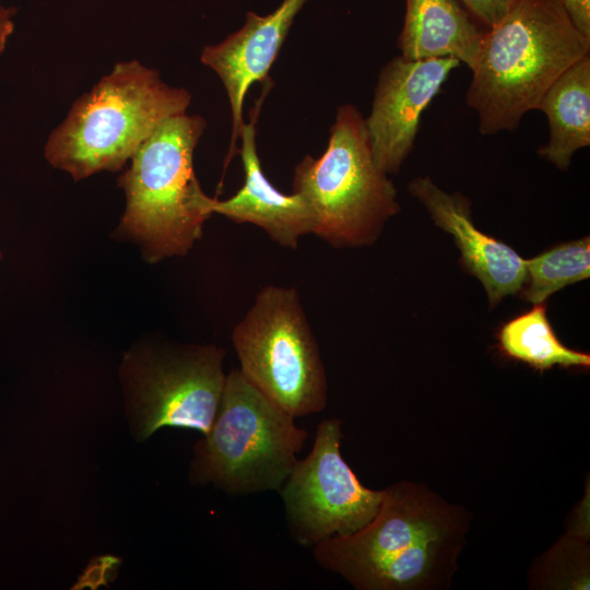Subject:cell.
I'll use <instances>...</instances> for the list:
<instances>
[{
	"label": "cell",
	"instance_id": "20",
	"mask_svg": "<svg viewBox=\"0 0 590 590\" xmlns=\"http://www.w3.org/2000/svg\"><path fill=\"white\" fill-rule=\"evenodd\" d=\"M14 8H5L0 2V54L4 51L8 39L14 31Z\"/></svg>",
	"mask_w": 590,
	"mask_h": 590
},
{
	"label": "cell",
	"instance_id": "6",
	"mask_svg": "<svg viewBox=\"0 0 590 590\" xmlns=\"http://www.w3.org/2000/svg\"><path fill=\"white\" fill-rule=\"evenodd\" d=\"M294 420L231 370L214 422L194 447L192 481L229 495L280 491L308 438Z\"/></svg>",
	"mask_w": 590,
	"mask_h": 590
},
{
	"label": "cell",
	"instance_id": "18",
	"mask_svg": "<svg viewBox=\"0 0 590 590\" xmlns=\"http://www.w3.org/2000/svg\"><path fill=\"white\" fill-rule=\"evenodd\" d=\"M470 14L486 28L495 25L514 0H459Z\"/></svg>",
	"mask_w": 590,
	"mask_h": 590
},
{
	"label": "cell",
	"instance_id": "1",
	"mask_svg": "<svg viewBox=\"0 0 590 590\" xmlns=\"http://www.w3.org/2000/svg\"><path fill=\"white\" fill-rule=\"evenodd\" d=\"M471 519L426 484L399 481L382 489L378 512L366 526L321 541L312 554L357 590L447 589Z\"/></svg>",
	"mask_w": 590,
	"mask_h": 590
},
{
	"label": "cell",
	"instance_id": "10",
	"mask_svg": "<svg viewBox=\"0 0 590 590\" xmlns=\"http://www.w3.org/2000/svg\"><path fill=\"white\" fill-rule=\"evenodd\" d=\"M460 64L455 58L411 60L398 56L384 67L365 119L374 160L384 173L400 170L413 149L423 111Z\"/></svg>",
	"mask_w": 590,
	"mask_h": 590
},
{
	"label": "cell",
	"instance_id": "7",
	"mask_svg": "<svg viewBox=\"0 0 590 590\" xmlns=\"http://www.w3.org/2000/svg\"><path fill=\"white\" fill-rule=\"evenodd\" d=\"M232 342L243 376L283 411L295 418L323 411L326 371L295 287L261 288Z\"/></svg>",
	"mask_w": 590,
	"mask_h": 590
},
{
	"label": "cell",
	"instance_id": "12",
	"mask_svg": "<svg viewBox=\"0 0 590 590\" xmlns=\"http://www.w3.org/2000/svg\"><path fill=\"white\" fill-rule=\"evenodd\" d=\"M409 191L425 206L435 224L452 235L464 268L480 280L491 307L521 291L527 275L526 260L474 225L464 196L444 191L427 176L410 181Z\"/></svg>",
	"mask_w": 590,
	"mask_h": 590
},
{
	"label": "cell",
	"instance_id": "5",
	"mask_svg": "<svg viewBox=\"0 0 590 590\" xmlns=\"http://www.w3.org/2000/svg\"><path fill=\"white\" fill-rule=\"evenodd\" d=\"M293 191L312 209L314 235L335 248L375 243L400 211L394 185L374 160L365 118L351 104L338 108L323 154L296 165Z\"/></svg>",
	"mask_w": 590,
	"mask_h": 590
},
{
	"label": "cell",
	"instance_id": "2",
	"mask_svg": "<svg viewBox=\"0 0 590 590\" xmlns=\"http://www.w3.org/2000/svg\"><path fill=\"white\" fill-rule=\"evenodd\" d=\"M590 39L558 0H514L483 34L467 104L483 135L515 130L552 83L588 55Z\"/></svg>",
	"mask_w": 590,
	"mask_h": 590
},
{
	"label": "cell",
	"instance_id": "16",
	"mask_svg": "<svg viewBox=\"0 0 590 590\" xmlns=\"http://www.w3.org/2000/svg\"><path fill=\"white\" fill-rule=\"evenodd\" d=\"M498 347L508 358L544 371L555 366L589 368L590 355L564 345L555 334L544 303L505 322L497 334Z\"/></svg>",
	"mask_w": 590,
	"mask_h": 590
},
{
	"label": "cell",
	"instance_id": "11",
	"mask_svg": "<svg viewBox=\"0 0 590 590\" xmlns=\"http://www.w3.org/2000/svg\"><path fill=\"white\" fill-rule=\"evenodd\" d=\"M308 0H283L267 15L248 12L244 26L216 45L203 48L200 60L221 79L231 105L232 135L226 165L237 152L246 94L257 82L268 80L292 23Z\"/></svg>",
	"mask_w": 590,
	"mask_h": 590
},
{
	"label": "cell",
	"instance_id": "3",
	"mask_svg": "<svg viewBox=\"0 0 590 590\" xmlns=\"http://www.w3.org/2000/svg\"><path fill=\"white\" fill-rule=\"evenodd\" d=\"M190 93L132 59L118 62L82 94L48 137L45 157L75 180L121 169L168 118L186 113Z\"/></svg>",
	"mask_w": 590,
	"mask_h": 590
},
{
	"label": "cell",
	"instance_id": "19",
	"mask_svg": "<svg viewBox=\"0 0 590 590\" xmlns=\"http://www.w3.org/2000/svg\"><path fill=\"white\" fill-rule=\"evenodd\" d=\"M577 30L590 39V0H558Z\"/></svg>",
	"mask_w": 590,
	"mask_h": 590
},
{
	"label": "cell",
	"instance_id": "15",
	"mask_svg": "<svg viewBox=\"0 0 590 590\" xmlns=\"http://www.w3.org/2000/svg\"><path fill=\"white\" fill-rule=\"evenodd\" d=\"M538 110L548 121V140L539 155L567 169L573 155L590 145V55L566 69L545 91Z\"/></svg>",
	"mask_w": 590,
	"mask_h": 590
},
{
	"label": "cell",
	"instance_id": "4",
	"mask_svg": "<svg viewBox=\"0 0 590 590\" xmlns=\"http://www.w3.org/2000/svg\"><path fill=\"white\" fill-rule=\"evenodd\" d=\"M204 128L205 120L197 115L168 118L139 146L118 179L126 196L119 232L140 244L149 261L186 255L213 214L212 198L193 170Z\"/></svg>",
	"mask_w": 590,
	"mask_h": 590
},
{
	"label": "cell",
	"instance_id": "8",
	"mask_svg": "<svg viewBox=\"0 0 590 590\" xmlns=\"http://www.w3.org/2000/svg\"><path fill=\"white\" fill-rule=\"evenodd\" d=\"M342 422L321 421L314 446L296 462L283 483L286 527L292 540L314 547L337 535H349L366 526L378 512L382 489L364 486L341 455Z\"/></svg>",
	"mask_w": 590,
	"mask_h": 590
},
{
	"label": "cell",
	"instance_id": "21",
	"mask_svg": "<svg viewBox=\"0 0 590 590\" xmlns=\"http://www.w3.org/2000/svg\"><path fill=\"white\" fill-rule=\"evenodd\" d=\"M2 258V253L0 252V259Z\"/></svg>",
	"mask_w": 590,
	"mask_h": 590
},
{
	"label": "cell",
	"instance_id": "13",
	"mask_svg": "<svg viewBox=\"0 0 590 590\" xmlns=\"http://www.w3.org/2000/svg\"><path fill=\"white\" fill-rule=\"evenodd\" d=\"M260 104L250 113L240 133L239 150L245 181L241 188L226 200L212 198L211 212L235 223H250L262 228L276 244L296 249L300 237L314 234L316 220L308 202L297 192L286 194L266 177L257 153L256 121Z\"/></svg>",
	"mask_w": 590,
	"mask_h": 590
},
{
	"label": "cell",
	"instance_id": "9",
	"mask_svg": "<svg viewBox=\"0 0 590 590\" xmlns=\"http://www.w3.org/2000/svg\"><path fill=\"white\" fill-rule=\"evenodd\" d=\"M225 351L187 345L143 352L130 365L129 385L139 436L165 426L206 434L216 416L226 374Z\"/></svg>",
	"mask_w": 590,
	"mask_h": 590
},
{
	"label": "cell",
	"instance_id": "17",
	"mask_svg": "<svg viewBox=\"0 0 590 590\" xmlns=\"http://www.w3.org/2000/svg\"><path fill=\"white\" fill-rule=\"evenodd\" d=\"M526 281L521 297L532 304H541L567 285L589 279V236L556 245L526 260Z\"/></svg>",
	"mask_w": 590,
	"mask_h": 590
},
{
	"label": "cell",
	"instance_id": "14",
	"mask_svg": "<svg viewBox=\"0 0 590 590\" xmlns=\"http://www.w3.org/2000/svg\"><path fill=\"white\" fill-rule=\"evenodd\" d=\"M459 0H405L398 38L401 56L421 60L455 58L473 68L484 31Z\"/></svg>",
	"mask_w": 590,
	"mask_h": 590
}]
</instances>
